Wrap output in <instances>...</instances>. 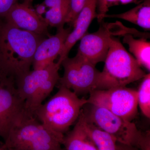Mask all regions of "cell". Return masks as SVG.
I'll list each match as a JSON object with an SVG mask.
<instances>
[{
	"label": "cell",
	"instance_id": "6da1fadb",
	"mask_svg": "<svg viewBox=\"0 0 150 150\" xmlns=\"http://www.w3.org/2000/svg\"><path fill=\"white\" fill-rule=\"evenodd\" d=\"M44 36L17 28L0 20V80L16 82L29 72Z\"/></svg>",
	"mask_w": 150,
	"mask_h": 150
},
{
	"label": "cell",
	"instance_id": "7a4b0ae2",
	"mask_svg": "<svg viewBox=\"0 0 150 150\" xmlns=\"http://www.w3.org/2000/svg\"><path fill=\"white\" fill-rule=\"evenodd\" d=\"M87 99L80 98L71 90L59 86V91L35 110L34 116L47 129L64 135L76 123Z\"/></svg>",
	"mask_w": 150,
	"mask_h": 150
},
{
	"label": "cell",
	"instance_id": "3957f363",
	"mask_svg": "<svg viewBox=\"0 0 150 150\" xmlns=\"http://www.w3.org/2000/svg\"><path fill=\"white\" fill-rule=\"evenodd\" d=\"M104 62L95 90L126 87L142 79L146 74L134 56L126 51L119 39L114 37Z\"/></svg>",
	"mask_w": 150,
	"mask_h": 150
},
{
	"label": "cell",
	"instance_id": "277c9868",
	"mask_svg": "<svg viewBox=\"0 0 150 150\" xmlns=\"http://www.w3.org/2000/svg\"><path fill=\"white\" fill-rule=\"evenodd\" d=\"M64 136L47 129L35 116H30L11 130L4 144L17 150H66Z\"/></svg>",
	"mask_w": 150,
	"mask_h": 150
},
{
	"label": "cell",
	"instance_id": "5b68a950",
	"mask_svg": "<svg viewBox=\"0 0 150 150\" xmlns=\"http://www.w3.org/2000/svg\"><path fill=\"white\" fill-rule=\"evenodd\" d=\"M61 66L58 62H54L45 69L30 71L16 82L18 93L25 103V108L30 115H34L35 110L43 104L59 82Z\"/></svg>",
	"mask_w": 150,
	"mask_h": 150
},
{
	"label": "cell",
	"instance_id": "8992f818",
	"mask_svg": "<svg viewBox=\"0 0 150 150\" xmlns=\"http://www.w3.org/2000/svg\"><path fill=\"white\" fill-rule=\"evenodd\" d=\"M81 112L86 120L115 138L118 143L134 146L141 133L135 123L104 108L87 103Z\"/></svg>",
	"mask_w": 150,
	"mask_h": 150
},
{
	"label": "cell",
	"instance_id": "52a82bcc",
	"mask_svg": "<svg viewBox=\"0 0 150 150\" xmlns=\"http://www.w3.org/2000/svg\"><path fill=\"white\" fill-rule=\"evenodd\" d=\"M88 103L104 108L113 114L132 121L138 112L137 90L126 87L95 90L90 93Z\"/></svg>",
	"mask_w": 150,
	"mask_h": 150
},
{
	"label": "cell",
	"instance_id": "ba28073f",
	"mask_svg": "<svg viewBox=\"0 0 150 150\" xmlns=\"http://www.w3.org/2000/svg\"><path fill=\"white\" fill-rule=\"evenodd\" d=\"M61 65L64 73L59 79L60 86L69 89L78 96L95 90L100 72L95 65L78 54L73 58L67 57Z\"/></svg>",
	"mask_w": 150,
	"mask_h": 150
},
{
	"label": "cell",
	"instance_id": "9c48e42d",
	"mask_svg": "<svg viewBox=\"0 0 150 150\" xmlns=\"http://www.w3.org/2000/svg\"><path fill=\"white\" fill-rule=\"evenodd\" d=\"M25 103L19 95L15 83L0 81V137L5 141L10 131L30 116Z\"/></svg>",
	"mask_w": 150,
	"mask_h": 150
},
{
	"label": "cell",
	"instance_id": "30bf717a",
	"mask_svg": "<svg viewBox=\"0 0 150 150\" xmlns=\"http://www.w3.org/2000/svg\"><path fill=\"white\" fill-rule=\"evenodd\" d=\"M110 28L108 24L102 21L97 31L86 33L81 39L77 54L95 66L100 62H104L112 36L115 35L110 31Z\"/></svg>",
	"mask_w": 150,
	"mask_h": 150
},
{
	"label": "cell",
	"instance_id": "8fae6325",
	"mask_svg": "<svg viewBox=\"0 0 150 150\" xmlns=\"http://www.w3.org/2000/svg\"><path fill=\"white\" fill-rule=\"evenodd\" d=\"M4 20L19 29L50 37L48 25L40 19L35 10L31 7V5L24 1L15 4Z\"/></svg>",
	"mask_w": 150,
	"mask_h": 150
},
{
	"label": "cell",
	"instance_id": "7c38bea8",
	"mask_svg": "<svg viewBox=\"0 0 150 150\" xmlns=\"http://www.w3.org/2000/svg\"><path fill=\"white\" fill-rule=\"evenodd\" d=\"M71 27L57 30L55 35L44 39L38 46L33 60V70L42 69L54 63L59 56L69 34Z\"/></svg>",
	"mask_w": 150,
	"mask_h": 150
},
{
	"label": "cell",
	"instance_id": "4fadbf2b",
	"mask_svg": "<svg viewBox=\"0 0 150 150\" xmlns=\"http://www.w3.org/2000/svg\"><path fill=\"white\" fill-rule=\"evenodd\" d=\"M97 1L86 0L82 8L75 20L73 26L74 29L68 35L59 55L57 62L60 64L61 65L64 59L68 57L70 51L76 42L80 40L87 33L92 22L96 18Z\"/></svg>",
	"mask_w": 150,
	"mask_h": 150
},
{
	"label": "cell",
	"instance_id": "5bb4252c",
	"mask_svg": "<svg viewBox=\"0 0 150 150\" xmlns=\"http://www.w3.org/2000/svg\"><path fill=\"white\" fill-rule=\"evenodd\" d=\"M63 145L66 150H98L79 119L72 130L64 136Z\"/></svg>",
	"mask_w": 150,
	"mask_h": 150
},
{
	"label": "cell",
	"instance_id": "9a60e30c",
	"mask_svg": "<svg viewBox=\"0 0 150 150\" xmlns=\"http://www.w3.org/2000/svg\"><path fill=\"white\" fill-rule=\"evenodd\" d=\"M105 18L121 19L146 30L150 29V0H144L130 10L119 14H107Z\"/></svg>",
	"mask_w": 150,
	"mask_h": 150
},
{
	"label": "cell",
	"instance_id": "2e32d148",
	"mask_svg": "<svg viewBox=\"0 0 150 150\" xmlns=\"http://www.w3.org/2000/svg\"><path fill=\"white\" fill-rule=\"evenodd\" d=\"M123 42L129 47V51L141 67L150 70V43L146 38L137 39L133 35H123Z\"/></svg>",
	"mask_w": 150,
	"mask_h": 150
},
{
	"label": "cell",
	"instance_id": "e0dca14e",
	"mask_svg": "<svg viewBox=\"0 0 150 150\" xmlns=\"http://www.w3.org/2000/svg\"><path fill=\"white\" fill-rule=\"evenodd\" d=\"M78 119L93 140L98 150H119L116 139L86 121L81 111Z\"/></svg>",
	"mask_w": 150,
	"mask_h": 150
},
{
	"label": "cell",
	"instance_id": "ac0fdd59",
	"mask_svg": "<svg viewBox=\"0 0 150 150\" xmlns=\"http://www.w3.org/2000/svg\"><path fill=\"white\" fill-rule=\"evenodd\" d=\"M137 101L141 111L147 118H150V74H146L137 90Z\"/></svg>",
	"mask_w": 150,
	"mask_h": 150
},
{
	"label": "cell",
	"instance_id": "d6986e66",
	"mask_svg": "<svg viewBox=\"0 0 150 150\" xmlns=\"http://www.w3.org/2000/svg\"><path fill=\"white\" fill-rule=\"evenodd\" d=\"M141 2L139 0H98L96 9L98 21L99 23L103 21L105 16L111 7L132 3L139 4Z\"/></svg>",
	"mask_w": 150,
	"mask_h": 150
},
{
	"label": "cell",
	"instance_id": "ffe728a7",
	"mask_svg": "<svg viewBox=\"0 0 150 150\" xmlns=\"http://www.w3.org/2000/svg\"><path fill=\"white\" fill-rule=\"evenodd\" d=\"M86 0H70V9L66 23L72 26L78 14L82 8Z\"/></svg>",
	"mask_w": 150,
	"mask_h": 150
},
{
	"label": "cell",
	"instance_id": "44dd1931",
	"mask_svg": "<svg viewBox=\"0 0 150 150\" xmlns=\"http://www.w3.org/2000/svg\"><path fill=\"white\" fill-rule=\"evenodd\" d=\"M133 146L138 148L139 150H150V131H141Z\"/></svg>",
	"mask_w": 150,
	"mask_h": 150
},
{
	"label": "cell",
	"instance_id": "7402d4cb",
	"mask_svg": "<svg viewBox=\"0 0 150 150\" xmlns=\"http://www.w3.org/2000/svg\"><path fill=\"white\" fill-rule=\"evenodd\" d=\"M19 0H0V20L4 19L10 10Z\"/></svg>",
	"mask_w": 150,
	"mask_h": 150
},
{
	"label": "cell",
	"instance_id": "603a6c76",
	"mask_svg": "<svg viewBox=\"0 0 150 150\" xmlns=\"http://www.w3.org/2000/svg\"><path fill=\"white\" fill-rule=\"evenodd\" d=\"M117 146L119 150H139L138 148L132 145L125 144L117 142Z\"/></svg>",
	"mask_w": 150,
	"mask_h": 150
},
{
	"label": "cell",
	"instance_id": "cb8c5ba5",
	"mask_svg": "<svg viewBox=\"0 0 150 150\" xmlns=\"http://www.w3.org/2000/svg\"><path fill=\"white\" fill-rule=\"evenodd\" d=\"M6 148V147L4 143L2 144V143H0V150H5Z\"/></svg>",
	"mask_w": 150,
	"mask_h": 150
},
{
	"label": "cell",
	"instance_id": "d4e9b609",
	"mask_svg": "<svg viewBox=\"0 0 150 150\" xmlns=\"http://www.w3.org/2000/svg\"><path fill=\"white\" fill-rule=\"evenodd\" d=\"M33 1V0H24L25 2L27 3L28 4H29L30 5H31Z\"/></svg>",
	"mask_w": 150,
	"mask_h": 150
},
{
	"label": "cell",
	"instance_id": "484cf974",
	"mask_svg": "<svg viewBox=\"0 0 150 150\" xmlns=\"http://www.w3.org/2000/svg\"><path fill=\"white\" fill-rule=\"evenodd\" d=\"M5 150H17L15 149H11V148H6Z\"/></svg>",
	"mask_w": 150,
	"mask_h": 150
}]
</instances>
